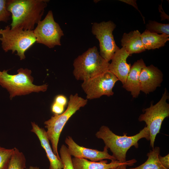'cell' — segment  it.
Segmentation results:
<instances>
[{
	"instance_id": "cell-10",
	"label": "cell",
	"mask_w": 169,
	"mask_h": 169,
	"mask_svg": "<svg viewBox=\"0 0 169 169\" xmlns=\"http://www.w3.org/2000/svg\"><path fill=\"white\" fill-rule=\"evenodd\" d=\"M115 27V24L111 21L95 23L92 27V33L99 42L100 54L108 62L120 49L116 45L113 35Z\"/></svg>"
},
{
	"instance_id": "cell-6",
	"label": "cell",
	"mask_w": 169,
	"mask_h": 169,
	"mask_svg": "<svg viewBox=\"0 0 169 169\" xmlns=\"http://www.w3.org/2000/svg\"><path fill=\"white\" fill-rule=\"evenodd\" d=\"M0 41L3 49L12 53L17 52L21 60L25 58V51L35 42L36 38L33 30H24L18 28H10L8 26L0 30Z\"/></svg>"
},
{
	"instance_id": "cell-19",
	"label": "cell",
	"mask_w": 169,
	"mask_h": 169,
	"mask_svg": "<svg viewBox=\"0 0 169 169\" xmlns=\"http://www.w3.org/2000/svg\"><path fill=\"white\" fill-rule=\"evenodd\" d=\"M160 152L159 147H154L147 153L148 159L144 163L137 167L128 169H167L159 161L158 156Z\"/></svg>"
},
{
	"instance_id": "cell-31",
	"label": "cell",
	"mask_w": 169,
	"mask_h": 169,
	"mask_svg": "<svg viewBox=\"0 0 169 169\" xmlns=\"http://www.w3.org/2000/svg\"><path fill=\"white\" fill-rule=\"evenodd\" d=\"M1 29L0 28V30Z\"/></svg>"
},
{
	"instance_id": "cell-4",
	"label": "cell",
	"mask_w": 169,
	"mask_h": 169,
	"mask_svg": "<svg viewBox=\"0 0 169 169\" xmlns=\"http://www.w3.org/2000/svg\"><path fill=\"white\" fill-rule=\"evenodd\" d=\"M8 71H0V85L9 92L11 100L16 96L45 92L47 89L46 84L36 85L33 84V78L30 69L21 68L18 70V73L14 75L8 74Z\"/></svg>"
},
{
	"instance_id": "cell-12",
	"label": "cell",
	"mask_w": 169,
	"mask_h": 169,
	"mask_svg": "<svg viewBox=\"0 0 169 169\" xmlns=\"http://www.w3.org/2000/svg\"><path fill=\"white\" fill-rule=\"evenodd\" d=\"M163 74L157 67L152 64L146 66L141 69L140 75L141 91L146 94L155 91L161 84Z\"/></svg>"
},
{
	"instance_id": "cell-20",
	"label": "cell",
	"mask_w": 169,
	"mask_h": 169,
	"mask_svg": "<svg viewBox=\"0 0 169 169\" xmlns=\"http://www.w3.org/2000/svg\"><path fill=\"white\" fill-rule=\"evenodd\" d=\"M13 149L9 163L5 169H26V159L24 154L15 147Z\"/></svg>"
},
{
	"instance_id": "cell-22",
	"label": "cell",
	"mask_w": 169,
	"mask_h": 169,
	"mask_svg": "<svg viewBox=\"0 0 169 169\" xmlns=\"http://www.w3.org/2000/svg\"><path fill=\"white\" fill-rule=\"evenodd\" d=\"M59 153L61 160L64 166L63 169H74L72 162L71 156L65 145L63 144L61 146Z\"/></svg>"
},
{
	"instance_id": "cell-3",
	"label": "cell",
	"mask_w": 169,
	"mask_h": 169,
	"mask_svg": "<svg viewBox=\"0 0 169 169\" xmlns=\"http://www.w3.org/2000/svg\"><path fill=\"white\" fill-rule=\"evenodd\" d=\"M88 100L79 96L78 94L71 95L67 108L60 114H54L50 119L44 122L48 138L51 143L54 154L60 159L58 146L61 133L66 123L77 111L85 106Z\"/></svg>"
},
{
	"instance_id": "cell-15",
	"label": "cell",
	"mask_w": 169,
	"mask_h": 169,
	"mask_svg": "<svg viewBox=\"0 0 169 169\" xmlns=\"http://www.w3.org/2000/svg\"><path fill=\"white\" fill-rule=\"evenodd\" d=\"M136 161L135 159L126 161L123 163L116 160L112 161L110 163H108V161L106 160H103L99 162H94L84 158L75 157L72 158L74 169H110L124 164L132 166Z\"/></svg>"
},
{
	"instance_id": "cell-13",
	"label": "cell",
	"mask_w": 169,
	"mask_h": 169,
	"mask_svg": "<svg viewBox=\"0 0 169 169\" xmlns=\"http://www.w3.org/2000/svg\"><path fill=\"white\" fill-rule=\"evenodd\" d=\"M130 55L122 47L116 51L110 63L108 70L120 80L123 85L125 83L131 66L127 63L126 59Z\"/></svg>"
},
{
	"instance_id": "cell-18",
	"label": "cell",
	"mask_w": 169,
	"mask_h": 169,
	"mask_svg": "<svg viewBox=\"0 0 169 169\" xmlns=\"http://www.w3.org/2000/svg\"><path fill=\"white\" fill-rule=\"evenodd\" d=\"M169 35L151 33L146 29L142 34L141 38L146 49H154L163 47L169 40Z\"/></svg>"
},
{
	"instance_id": "cell-26",
	"label": "cell",
	"mask_w": 169,
	"mask_h": 169,
	"mask_svg": "<svg viewBox=\"0 0 169 169\" xmlns=\"http://www.w3.org/2000/svg\"><path fill=\"white\" fill-rule=\"evenodd\" d=\"M54 102L65 107L67 104V100L65 96L60 95L55 97Z\"/></svg>"
},
{
	"instance_id": "cell-23",
	"label": "cell",
	"mask_w": 169,
	"mask_h": 169,
	"mask_svg": "<svg viewBox=\"0 0 169 169\" xmlns=\"http://www.w3.org/2000/svg\"><path fill=\"white\" fill-rule=\"evenodd\" d=\"M13 150V148L7 149L0 146V169H5L7 167Z\"/></svg>"
},
{
	"instance_id": "cell-24",
	"label": "cell",
	"mask_w": 169,
	"mask_h": 169,
	"mask_svg": "<svg viewBox=\"0 0 169 169\" xmlns=\"http://www.w3.org/2000/svg\"><path fill=\"white\" fill-rule=\"evenodd\" d=\"M6 0H0V21L5 22L10 19L11 13L7 9Z\"/></svg>"
},
{
	"instance_id": "cell-8",
	"label": "cell",
	"mask_w": 169,
	"mask_h": 169,
	"mask_svg": "<svg viewBox=\"0 0 169 169\" xmlns=\"http://www.w3.org/2000/svg\"><path fill=\"white\" fill-rule=\"evenodd\" d=\"M118 80L113 73L107 70L83 81L81 87L86 94L87 100L99 98L104 95L109 97L113 95V88Z\"/></svg>"
},
{
	"instance_id": "cell-27",
	"label": "cell",
	"mask_w": 169,
	"mask_h": 169,
	"mask_svg": "<svg viewBox=\"0 0 169 169\" xmlns=\"http://www.w3.org/2000/svg\"><path fill=\"white\" fill-rule=\"evenodd\" d=\"M158 159L161 164L165 168L169 169V154L164 156H162L159 154Z\"/></svg>"
},
{
	"instance_id": "cell-28",
	"label": "cell",
	"mask_w": 169,
	"mask_h": 169,
	"mask_svg": "<svg viewBox=\"0 0 169 169\" xmlns=\"http://www.w3.org/2000/svg\"><path fill=\"white\" fill-rule=\"evenodd\" d=\"M122 2L126 3L128 4L131 5L135 7L137 10L139 11L138 8L137 6L136 3V0H120Z\"/></svg>"
},
{
	"instance_id": "cell-25",
	"label": "cell",
	"mask_w": 169,
	"mask_h": 169,
	"mask_svg": "<svg viewBox=\"0 0 169 169\" xmlns=\"http://www.w3.org/2000/svg\"><path fill=\"white\" fill-rule=\"evenodd\" d=\"M64 107L54 102L52 105L51 109L52 111L54 114L59 115L64 112Z\"/></svg>"
},
{
	"instance_id": "cell-30",
	"label": "cell",
	"mask_w": 169,
	"mask_h": 169,
	"mask_svg": "<svg viewBox=\"0 0 169 169\" xmlns=\"http://www.w3.org/2000/svg\"><path fill=\"white\" fill-rule=\"evenodd\" d=\"M26 169H39V167L37 166H30L28 168H27Z\"/></svg>"
},
{
	"instance_id": "cell-11",
	"label": "cell",
	"mask_w": 169,
	"mask_h": 169,
	"mask_svg": "<svg viewBox=\"0 0 169 169\" xmlns=\"http://www.w3.org/2000/svg\"><path fill=\"white\" fill-rule=\"evenodd\" d=\"M65 142L68 146L69 153L74 157L88 159L94 162L104 159H109L111 161L116 160L113 156L109 154L108 149L105 146L102 151L87 148L78 145L69 136L66 137Z\"/></svg>"
},
{
	"instance_id": "cell-29",
	"label": "cell",
	"mask_w": 169,
	"mask_h": 169,
	"mask_svg": "<svg viewBox=\"0 0 169 169\" xmlns=\"http://www.w3.org/2000/svg\"><path fill=\"white\" fill-rule=\"evenodd\" d=\"M128 165L126 164H124L119 166L110 169H126V166Z\"/></svg>"
},
{
	"instance_id": "cell-21",
	"label": "cell",
	"mask_w": 169,
	"mask_h": 169,
	"mask_svg": "<svg viewBox=\"0 0 169 169\" xmlns=\"http://www.w3.org/2000/svg\"><path fill=\"white\" fill-rule=\"evenodd\" d=\"M147 30L151 33L164 34L169 35V24L159 23L155 21H150L146 25Z\"/></svg>"
},
{
	"instance_id": "cell-9",
	"label": "cell",
	"mask_w": 169,
	"mask_h": 169,
	"mask_svg": "<svg viewBox=\"0 0 169 169\" xmlns=\"http://www.w3.org/2000/svg\"><path fill=\"white\" fill-rule=\"evenodd\" d=\"M33 31L37 43L49 48L61 45L60 39L64 33L59 25L55 21L51 11H49L44 18L37 23Z\"/></svg>"
},
{
	"instance_id": "cell-16",
	"label": "cell",
	"mask_w": 169,
	"mask_h": 169,
	"mask_svg": "<svg viewBox=\"0 0 169 169\" xmlns=\"http://www.w3.org/2000/svg\"><path fill=\"white\" fill-rule=\"evenodd\" d=\"M146 66L142 59L135 62L131 66L125 83L122 87L130 92L132 97H137L141 91L140 75L142 69Z\"/></svg>"
},
{
	"instance_id": "cell-1",
	"label": "cell",
	"mask_w": 169,
	"mask_h": 169,
	"mask_svg": "<svg viewBox=\"0 0 169 169\" xmlns=\"http://www.w3.org/2000/svg\"><path fill=\"white\" fill-rule=\"evenodd\" d=\"M47 0H6L7 10L12 14L11 28L33 30L34 26L41 21Z\"/></svg>"
},
{
	"instance_id": "cell-14",
	"label": "cell",
	"mask_w": 169,
	"mask_h": 169,
	"mask_svg": "<svg viewBox=\"0 0 169 169\" xmlns=\"http://www.w3.org/2000/svg\"><path fill=\"white\" fill-rule=\"evenodd\" d=\"M32 129L31 131L34 133L38 138L41 146L44 150L49 161V169H62L64 165L61 159L59 158L54 153L49 143L46 131L40 127L34 122H31Z\"/></svg>"
},
{
	"instance_id": "cell-17",
	"label": "cell",
	"mask_w": 169,
	"mask_h": 169,
	"mask_svg": "<svg viewBox=\"0 0 169 169\" xmlns=\"http://www.w3.org/2000/svg\"><path fill=\"white\" fill-rule=\"evenodd\" d=\"M121 45L130 55L139 53L146 50L142 44L141 33L138 30L123 34Z\"/></svg>"
},
{
	"instance_id": "cell-5",
	"label": "cell",
	"mask_w": 169,
	"mask_h": 169,
	"mask_svg": "<svg viewBox=\"0 0 169 169\" xmlns=\"http://www.w3.org/2000/svg\"><path fill=\"white\" fill-rule=\"evenodd\" d=\"M109 64L100 56L97 48L94 46L74 60L73 75L77 80L84 81L108 70Z\"/></svg>"
},
{
	"instance_id": "cell-7",
	"label": "cell",
	"mask_w": 169,
	"mask_h": 169,
	"mask_svg": "<svg viewBox=\"0 0 169 169\" xmlns=\"http://www.w3.org/2000/svg\"><path fill=\"white\" fill-rule=\"evenodd\" d=\"M169 95L166 89L159 101L156 104L151 103L150 106L143 110L144 113L141 114L138 120L144 121L150 134V146L154 148V144L157 135L159 133L162 122L169 116V104L167 102Z\"/></svg>"
},
{
	"instance_id": "cell-2",
	"label": "cell",
	"mask_w": 169,
	"mask_h": 169,
	"mask_svg": "<svg viewBox=\"0 0 169 169\" xmlns=\"http://www.w3.org/2000/svg\"><path fill=\"white\" fill-rule=\"evenodd\" d=\"M95 136L103 141L105 146L110 149L116 160L122 163L126 161V154L131 147H138L140 140L145 138L150 140L149 132L146 125L138 133L131 136H127L125 134L123 136L117 135L108 126L102 125L96 132Z\"/></svg>"
}]
</instances>
